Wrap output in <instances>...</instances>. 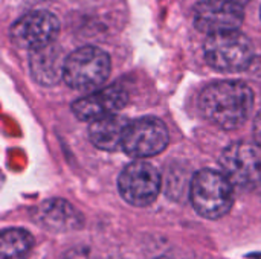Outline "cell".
<instances>
[{"mask_svg": "<svg viewBox=\"0 0 261 259\" xmlns=\"http://www.w3.org/2000/svg\"><path fill=\"white\" fill-rule=\"evenodd\" d=\"M199 107L211 124L222 130H236L249 118L254 93L242 81H216L202 90Z\"/></svg>", "mask_w": 261, "mask_h": 259, "instance_id": "obj_1", "label": "cell"}, {"mask_svg": "<svg viewBox=\"0 0 261 259\" xmlns=\"http://www.w3.org/2000/svg\"><path fill=\"white\" fill-rule=\"evenodd\" d=\"M190 197L199 215L208 220H219L225 217L234 205L232 182L225 172L202 169L191 182Z\"/></svg>", "mask_w": 261, "mask_h": 259, "instance_id": "obj_2", "label": "cell"}, {"mask_svg": "<svg viewBox=\"0 0 261 259\" xmlns=\"http://www.w3.org/2000/svg\"><path fill=\"white\" fill-rule=\"evenodd\" d=\"M206 63L220 72H240L254 60V44L240 31L208 35L203 47Z\"/></svg>", "mask_w": 261, "mask_h": 259, "instance_id": "obj_3", "label": "cell"}, {"mask_svg": "<svg viewBox=\"0 0 261 259\" xmlns=\"http://www.w3.org/2000/svg\"><path fill=\"white\" fill-rule=\"evenodd\" d=\"M110 69L107 52L95 46H84L67 55L63 79L72 89L90 90L106 82Z\"/></svg>", "mask_w": 261, "mask_h": 259, "instance_id": "obj_4", "label": "cell"}, {"mask_svg": "<svg viewBox=\"0 0 261 259\" xmlns=\"http://www.w3.org/2000/svg\"><path fill=\"white\" fill-rule=\"evenodd\" d=\"M220 165L232 185L246 189L261 186V145L236 142L225 148Z\"/></svg>", "mask_w": 261, "mask_h": 259, "instance_id": "obj_5", "label": "cell"}, {"mask_svg": "<svg viewBox=\"0 0 261 259\" xmlns=\"http://www.w3.org/2000/svg\"><path fill=\"white\" fill-rule=\"evenodd\" d=\"M118 189L127 203L132 206L145 208L151 205L159 195V171L148 162H132L121 171L118 179Z\"/></svg>", "mask_w": 261, "mask_h": 259, "instance_id": "obj_6", "label": "cell"}, {"mask_svg": "<svg viewBox=\"0 0 261 259\" xmlns=\"http://www.w3.org/2000/svg\"><path fill=\"white\" fill-rule=\"evenodd\" d=\"M170 142L165 124L158 118H141L130 122L122 150L133 159H147L162 153Z\"/></svg>", "mask_w": 261, "mask_h": 259, "instance_id": "obj_7", "label": "cell"}, {"mask_svg": "<svg viewBox=\"0 0 261 259\" xmlns=\"http://www.w3.org/2000/svg\"><path fill=\"white\" fill-rule=\"evenodd\" d=\"M60 32L58 18L49 11H32L11 27V41L21 49L34 50L54 43Z\"/></svg>", "mask_w": 261, "mask_h": 259, "instance_id": "obj_8", "label": "cell"}, {"mask_svg": "<svg viewBox=\"0 0 261 259\" xmlns=\"http://www.w3.org/2000/svg\"><path fill=\"white\" fill-rule=\"evenodd\" d=\"M245 20L242 5L222 0H202L194 9V24L208 35L239 31Z\"/></svg>", "mask_w": 261, "mask_h": 259, "instance_id": "obj_9", "label": "cell"}, {"mask_svg": "<svg viewBox=\"0 0 261 259\" xmlns=\"http://www.w3.org/2000/svg\"><path fill=\"white\" fill-rule=\"evenodd\" d=\"M127 101L128 95L125 89L113 84L80 98L72 104V111L80 121L93 122L96 119L116 114L122 107H125Z\"/></svg>", "mask_w": 261, "mask_h": 259, "instance_id": "obj_10", "label": "cell"}, {"mask_svg": "<svg viewBox=\"0 0 261 259\" xmlns=\"http://www.w3.org/2000/svg\"><path fill=\"white\" fill-rule=\"evenodd\" d=\"M67 56L55 43L31 50L29 67L34 79L41 85H54L64 76Z\"/></svg>", "mask_w": 261, "mask_h": 259, "instance_id": "obj_11", "label": "cell"}, {"mask_svg": "<svg viewBox=\"0 0 261 259\" xmlns=\"http://www.w3.org/2000/svg\"><path fill=\"white\" fill-rule=\"evenodd\" d=\"M34 220L43 229L52 232H66L78 229L83 224L81 215L76 209L69 205L66 200L52 198L43 202L40 206L34 209Z\"/></svg>", "mask_w": 261, "mask_h": 259, "instance_id": "obj_12", "label": "cell"}, {"mask_svg": "<svg viewBox=\"0 0 261 259\" xmlns=\"http://www.w3.org/2000/svg\"><path fill=\"white\" fill-rule=\"evenodd\" d=\"M130 125V121L119 114L106 116L90 122L89 139L90 142L104 151H116L122 148L125 131Z\"/></svg>", "mask_w": 261, "mask_h": 259, "instance_id": "obj_13", "label": "cell"}, {"mask_svg": "<svg viewBox=\"0 0 261 259\" xmlns=\"http://www.w3.org/2000/svg\"><path fill=\"white\" fill-rule=\"evenodd\" d=\"M0 243L2 259H26L34 246L31 234L15 227L3 231Z\"/></svg>", "mask_w": 261, "mask_h": 259, "instance_id": "obj_14", "label": "cell"}, {"mask_svg": "<svg viewBox=\"0 0 261 259\" xmlns=\"http://www.w3.org/2000/svg\"><path fill=\"white\" fill-rule=\"evenodd\" d=\"M254 137H255V142L261 145V110L254 122Z\"/></svg>", "mask_w": 261, "mask_h": 259, "instance_id": "obj_15", "label": "cell"}, {"mask_svg": "<svg viewBox=\"0 0 261 259\" xmlns=\"http://www.w3.org/2000/svg\"><path fill=\"white\" fill-rule=\"evenodd\" d=\"M222 2H231V3H237V5H242V6H245L249 0H222Z\"/></svg>", "mask_w": 261, "mask_h": 259, "instance_id": "obj_16", "label": "cell"}]
</instances>
